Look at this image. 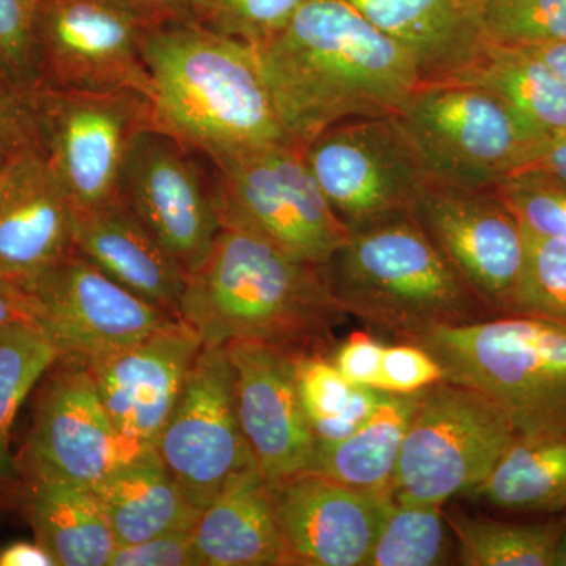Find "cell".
Instances as JSON below:
<instances>
[{
	"label": "cell",
	"mask_w": 566,
	"mask_h": 566,
	"mask_svg": "<svg viewBox=\"0 0 566 566\" xmlns=\"http://www.w3.org/2000/svg\"><path fill=\"white\" fill-rule=\"evenodd\" d=\"M252 46L283 128L301 147L340 123L400 115L422 82L412 55L348 0H308Z\"/></svg>",
	"instance_id": "6da1fadb"
},
{
	"label": "cell",
	"mask_w": 566,
	"mask_h": 566,
	"mask_svg": "<svg viewBox=\"0 0 566 566\" xmlns=\"http://www.w3.org/2000/svg\"><path fill=\"white\" fill-rule=\"evenodd\" d=\"M178 318L203 346L256 340L333 356L335 329L348 314L323 266L259 234L222 227L202 266L188 274Z\"/></svg>",
	"instance_id": "7a4b0ae2"
},
{
	"label": "cell",
	"mask_w": 566,
	"mask_h": 566,
	"mask_svg": "<svg viewBox=\"0 0 566 566\" xmlns=\"http://www.w3.org/2000/svg\"><path fill=\"white\" fill-rule=\"evenodd\" d=\"M155 128L208 158L293 142L252 44L199 21L156 22L142 39Z\"/></svg>",
	"instance_id": "3957f363"
},
{
	"label": "cell",
	"mask_w": 566,
	"mask_h": 566,
	"mask_svg": "<svg viewBox=\"0 0 566 566\" xmlns=\"http://www.w3.org/2000/svg\"><path fill=\"white\" fill-rule=\"evenodd\" d=\"M323 271L348 316L400 342L493 316L412 214L349 233Z\"/></svg>",
	"instance_id": "277c9868"
},
{
	"label": "cell",
	"mask_w": 566,
	"mask_h": 566,
	"mask_svg": "<svg viewBox=\"0 0 566 566\" xmlns=\"http://www.w3.org/2000/svg\"><path fill=\"white\" fill-rule=\"evenodd\" d=\"M412 344L438 360L447 379L491 398L517 434H566V324L491 316L436 327Z\"/></svg>",
	"instance_id": "5b68a950"
},
{
	"label": "cell",
	"mask_w": 566,
	"mask_h": 566,
	"mask_svg": "<svg viewBox=\"0 0 566 566\" xmlns=\"http://www.w3.org/2000/svg\"><path fill=\"white\" fill-rule=\"evenodd\" d=\"M398 117L431 180L455 188H495L551 139L501 96L460 82L420 84Z\"/></svg>",
	"instance_id": "8992f818"
},
{
	"label": "cell",
	"mask_w": 566,
	"mask_h": 566,
	"mask_svg": "<svg viewBox=\"0 0 566 566\" xmlns=\"http://www.w3.org/2000/svg\"><path fill=\"white\" fill-rule=\"evenodd\" d=\"M516 436L509 417L485 394L442 379L419 392L390 497L442 506L472 493Z\"/></svg>",
	"instance_id": "52a82bcc"
},
{
	"label": "cell",
	"mask_w": 566,
	"mask_h": 566,
	"mask_svg": "<svg viewBox=\"0 0 566 566\" xmlns=\"http://www.w3.org/2000/svg\"><path fill=\"white\" fill-rule=\"evenodd\" d=\"M211 161L222 227L259 234L318 266L348 241L349 230L327 203L301 145L286 142Z\"/></svg>",
	"instance_id": "ba28073f"
},
{
	"label": "cell",
	"mask_w": 566,
	"mask_h": 566,
	"mask_svg": "<svg viewBox=\"0 0 566 566\" xmlns=\"http://www.w3.org/2000/svg\"><path fill=\"white\" fill-rule=\"evenodd\" d=\"M304 156L349 233L411 214L433 181L398 115L335 125L305 145Z\"/></svg>",
	"instance_id": "9c48e42d"
},
{
	"label": "cell",
	"mask_w": 566,
	"mask_h": 566,
	"mask_svg": "<svg viewBox=\"0 0 566 566\" xmlns=\"http://www.w3.org/2000/svg\"><path fill=\"white\" fill-rule=\"evenodd\" d=\"M31 102L41 148L74 208L87 210L118 199L134 140L155 128L150 99L136 92L41 85Z\"/></svg>",
	"instance_id": "30bf717a"
},
{
	"label": "cell",
	"mask_w": 566,
	"mask_h": 566,
	"mask_svg": "<svg viewBox=\"0 0 566 566\" xmlns=\"http://www.w3.org/2000/svg\"><path fill=\"white\" fill-rule=\"evenodd\" d=\"M151 24L156 22L120 0H39L40 87L136 92L153 102L142 54V39Z\"/></svg>",
	"instance_id": "8fae6325"
},
{
	"label": "cell",
	"mask_w": 566,
	"mask_h": 566,
	"mask_svg": "<svg viewBox=\"0 0 566 566\" xmlns=\"http://www.w3.org/2000/svg\"><path fill=\"white\" fill-rule=\"evenodd\" d=\"M155 449L202 512L234 474L256 464L238 420L226 346H203L196 357Z\"/></svg>",
	"instance_id": "7c38bea8"
},
{
	"label": "cell",
	"mask_w": 566,
	"mask_h": 566,
	"mask_svg": "<svg viewBox=\"0 0 566 566\" xmlns=\"http://www.w3.org/2000/svg\"><path fill=\"white\" fill-rule=\"evenodd\" d=\"M411 214L491 315L515 314L524 227L497 189L431 181Z\"/></svg>",
	"instance_id": "4fadbf2b"
},
{
	"label": "cell",
	"mask_w": 566,
	"mask_h": 566,
	"mask_svg": "<svg viewBox=\"0 0 566 566\" xmlns=\"http://www.w3.org/2000/svg\"><path fill=\"white\" fill-rule=\"evenodd\" d=\"M35 323L61 359L91 364L150 337L177 316L142 300L74 249L28 290Z\"/></svg>",
	"instance_id": "5bb4252c"
},
{
	"label": "cell",
	"mask_w": 566,
	"mask_h": 566,
	"mask_svg": "<svg viewBox=\"0 0 566 566\" xmlns=\"http://www.w3.org/2000/svg\"><path fill=\"white\" fill-rule=\"evenodd\" d=\"M189 151L159 129L142 133L123 167L120 197L191 274L207 260L222 223L214 191Z\"/></svg>",
	"instance_id": "9a60e30c"
},
{
	"label": "cell",
	"mask_w": 566,
	"mask_h": 566,
	"mask_svg": "<svg viewBox=\"0 0 566 566\" xmlns=\"http://www.w3.org/2000/svg\"><path fill=\"white\" fill-rule=\"evenodd\" d=\"M51 371L36 398L21 457L95 488L147 449L115 427L87 365L59 359Z\"/></svg>",
	"instance_id": "2e32d148"
},
{
	"label": "cell",
	"mask_w": 566,
	"mask_h": 566,
	"mask_svg": "<svg viewBox=\"0 0 566 566\" xmlns=\"http://www.w3.org/2000/svg\"><path fill=\"white\" fill-rule=\"evenodd\" d=\"M282 566H364L392 497L318 474L271 486Z\"/></svg>",
	"instance_id": "e0dca14e"
},
{
	"label": "cell",
	"mask_w": 566,
	"mask_h": 566,
	"mask_svg": "<svg viewBox=\"0 0 566 566\" xmlns=\"http://www.w3.org/2000/svg\"><path fill=\"white\" fill-rule=\"evenodd\" d=\"M234 406L253 460L268 485L304 474L316 441L296 386V354L256 340L226 345Z\"/></svg>",
	"instance_id": "ac0fdd59"
},
{
	"label": "cell",
	"mask_w": 566,
	"mask_h": 566,
	"mask_svg": "<svg viewBox=\"0 0 566 566\" xmlns=\"http://www.w3.org/2000/svg\"><path fill=\"white\" fill-rule=\"evenodd\" d=\"M203 344L180 318L87 364L104 408L129 441L155 447Z\"/></svg>",
	"instance_id": "d6986e66"
},
{
	"label": "cell",
	"mask_w": 566,
	"mask_h": 566,
	"mask_svg": "<svg viewBox=\"0 0 566 566\" xmlns=\"http://www.w3.org/2000/svg\"><path fill=\"white\" fill-rule=\"evenodd\" d=\"M76 208L41 144L0 169V277L31 289L74 251Z\"/></svg>",
	"instance_id": "ffe728a7"
},
{
	"label": "cell",
	"mask_w": 566,
	"mask_h": 566,
	"mask_svg": "<svg viewBox=\"0 0 566 566\" xmlns=\"http://www.w3.org/2000/svg\"><path fill=\"white\" fill-rule=\"evenodd\" d=\"M74 249L142 300L177 316L188 273L122 197L77 210Z\"/></svg>",
	"instance_id": "44dd1931"
},
{
	"label": "cell",
	"mask_w": 566,
	"mask_h": 566,
	"mask_svg": "<svg viewBox=\"0 0 566 566\" xmlns=\"http://www.w3.org/2000/svg\"><path fill=\"white\" fill-rule=\"evenodd\" d=\"M416 61L420 84L449 80L479 57L488 39L482 0H348Z\"/></svg>",
	"instance_id": "7402d4cb"
},
{
	"label": "cell",
	"mask_w": 566,
	"mask_h": 566,
	"mask_svg": "<svg viewBox=\"0 0 566 566\" xmlns=\"http://www.w3.org/2000/svg\"><path fill=\"white\" fill-rule=\"evenodd\" d=\"M36 542L59 566H107L117 547L98 495L29 458L17 460Z\"/></svg>",
	"instance_id": "603a6c76"
},
{
	"label": "cell",
	"mask_w": 566,
	"mask_h": 566,
	"mask_svg": "<svg viewBox=\"0 0 566 566\" xmlns=\"http://www.w3.org/2000/svg\"><path fill=\"white\" fill-rule=\"evenodd\" d=\"M200 566H282L271 486L252 464L200 513L193 531Z\"/></svg>",
	"instance_id": "cb8c5ba5"
},
{
	"label": "cell",
	"mask_w": 566,
	"mask_h": 566,
	"mask_svg": "<svg viewBox=\"0 0 566 566\" xmlns=\"http://www.w3.org/2000/svg\"><path fill=\"white\" fill-rule=\"evenodd\" d=\"M93 490L117 546L193 527L202 513L182 493L155 447L120 465Z\"/></svg>",
	"instance_id": "d4e9b609"
},
{
	"label": "cell",
	"mask_w": 566,
	"mask_h": 566,
	"mask_svg": "<svg viewBox=\"0 0 566 566\" xmlns=\"http://www.w3.org/2000/svg\"><path fill=\"white\" fill-rule=\"evenodd\" d=\"M419 392L382 390L374 415L352 436L335 444H316L304 474H318L354 490L389 494L395 469Z\"/></svg>",
	"instance_id": "484cf974"
},
{
	"label": "cell",
	"mask_w": 566,
	"mask_h": 566,
	"mask_svg": "<svg viewBox=\"0 0 566 566\" xmlns=\"http://www.w3.org/2000/svg\"><path fill=\"white\" fill-rule=\"evenodd\" d=\"M472 494L515 515L564 512L566 434H517Z\"/></svg>",
	"instance_id": "4316f807"
},
{
	"label": "cell",
	"mask_w": 566,
	"mask_h": 566,
	"mask_svg": "<svg viewBox=\"0 0 566 566\" xmlns=\"http://www.w3.org/2000/svg\"><path fill=\"white\" fill-rule=\"evenodd\" d=\"M441 82L475 85L501 96L549 137L566 128V87L527 48L488 40L474 62Z\"/></svg>",
	"instance_id": "83f0119b"
},
{
	"label": "cell",
	"mask_w": 566,
	"mask_h": 566,
	"mask_svg": "<svg viewBox=\"0 0 566 566\" xmlns=\"http://www.w3.org/2000/svg\"><path fill=\"white\" fill-rule=\"evenodd\" d=\"M455 535L458 564L465 566H553L564 521L505 523L482 515L444 512Z\"/></svg>",
	"instance_id": "f1b7e54d"
},
{
	"label": "cell",
	"mask_w": 566,
	"mask_h": 566,
	"mask_svg": "<svg viewBox=\"0 0 566 566\" xmlns=\"http://www.w3.org/2000/svg\"><path fill=\"white\" fill-rule=\"evenodd\" d=\"M59 359L61 352L39 324L14 322L0 327V485L18 474L10 452L18 411Z\"/></svg>",
	"instance_id": "f546056e"
},
{
	"label": "cell",
	"mask_w": 566,
	"mask_h": 566,
	"mask_svg": "<svg viewBox=\"0 0 566 566\" xmlns=\"http://www.w3.org/2000/svg\"><path fill=\"white\" fill-rule=\"evenodd\" d=\"M449 531L442 506L392 499L364 566L449 564Z\"/></svg>",
	"instance_id": "4dcf8cb0"
},
{
	"label": "cell",
	"mask_w": 566,
	"mask_h": 566,
	"mask_svg": "<svg viewBox=\"0 0 566 566\" xmlns=\"http://www.w3.org/2000/svg\"><path fill=\"white\" fill-rule=\"evenodd\" d=\"M566 324V241L524 229L515 314Z\"/></svg>",
	"instance_id": "1f68e13d"
},
{
	"label": "cell",
	"mask_w": 566,
	"mask_h": 566,
	"mask_svg": "<svg viewBox=\"0 0 566 566\" xmlns=\"http://www.w3.org/2000/svg\"><path fill=\"white\" fill-rule=\"evenodd\" d=\"M488 40L512 46L564 43L566 0H482Z\"/></svg>",
	"instance_id": "d6a6232c"
},
{
	"label": "cell",
	"mask_w": 566,
	"mask_h": 566,
	"mask_svg": "<svg viewBox=\"0 0 566 566\" xmlns=\"http://www.w3.org/2000/svg\"><path fill=\"white\" fill-rule=\"evenodd\" d=\"M524 229L566 241V181L523 170L495 186Z\"/></svg>",
	"instance_id": "836d02e7"
},
{
	"label": "cell",
	"mask_w": 566,
	"mask_h": 566,
	"mask_svg": "<svg viewBox=\"0 0 566 566\" xmlns=\"http://www.w3.org/2000/svg\"><path fill=\"white\" fill-rule=\"evenodd\" d=\"M296 386L315 441L348 411L356 385L337 370L326 354H296Z\"/></svg>",
	"instance_id": "e575fe53"
},
{
	"label": "cell",
	"mask_w": 566,
	"mask_h": 566,
	"mask_svg": "<svg viewBox=\"0 0 566 566\" xmlns=\"http://www.w3.org/2000/svg\"><path fill=\"white\" fill-rule=\"evenodd\" d=\"M308 0H208L202 24L222 35L259 44L282 31Z\"/></svg>",
	"instance_id": "d590c367"
},
{
	"label": "cell",
	"mask_w": 566,
	"mask_h": 566,
	"mask_svg": "<svg viewBox=\"0 0 566 566\" xmlns=\"http://www.w3.org/2000/svg\"><path fill=\"white\" fill-rule=\"evenodd\" d=\"M39 0H0V66L31 96L40 87Z\"/></svg>",
	"instance_id": "8d00e7d4"
},
{
	"label": "cell",
	"mask_w": 566,
	"mask_h": 566,
	"mask_svg": "<svg viewBox=\"0 0 566 566\" xmlns=\"http://www.w3.org/2000/svg\"><path fill=\"white\" fill-rule=\"evenodd\" d=\"M40 144L31 96L0 66V169L14 156Z\"/></svg>",
	"instance_id": "74e56055"
},
{
	"label": "cell",
	"mask_w": 566,
	"mask_h": 566,
	"mask_svg": "<svg viewBox=\"0 0 566 566\" xmlns=\"http://www.w3.org/2000/svg\"><path fill=\"white\" fill-rule=\"evenodd\" d=\"M442 379H446L444 368L422 346L408 342L386 346L379 390L417 394Z\"/></svg>",
	"instance_id": "f35d334b"
},
{
	"label": "cell",
	"mask_w": 566,
	"mask_h": 566,
	"mask_svg": "<svg viewBox=\"0 0 566 566\" xmlns=\"http://www.w3.org/2000/svg\"><path fill=\"white\" fill-rule=\"evenodd\" d=\"M193 527L177 528L134 545L115 547L107 566H200Z\"/></svg>",
	"instance_id": "ab89813d"
},
{
	"label": "cell",
	"mask_w": 566,
	"mask_h": 566,
	"mask_svg": "<svg viewBox=\"0 0 566 566\" xmlns=\"http://www.w3.org/2000/svg\"><path fill=\"white\" fill-rule=\"evenodd\" d=\"M386 345L356 331L334 349L331 360L352 385L379 389Z\"/></svg>",
	"instance_id": "60d3db41"
},
{
	"label": "cell",
	"mask_w": 566,
	"mask_h": 566,
	"mask_svg": "<svg viewBox=\"0 0 566 566\" xmlns=\"http://www.w3.org/2000/svg\"><path fill=\"white\" fill-rule=\"evenodd\" d=\"M148 20L202 22L208 0H120Z\"/></svg>",
	"instance_id": "b9f144b4"
},
{
	"label": "cell",
	"mask_w": 566,
	"mask_h": 566,
	"mask_svg": "<svg viewBox=\"0 0 566 566\" xmlns=\"http://www.w3.org/2000/svg\"><path fill=\"white\" fill-rule=\"evenodd\" d=\"M14 322L35 323L33 300L28 290L0 277V327Z\"/></svg>",
	"instance_id": "7bdbcfd3"
},
{
	"label": "cell",
	"mask_w": 566,
	"mask_h": 566,
	"mask_svg": "<svg viewBox=\"0 0 566 566\" xmlns=\"http://www.w3.org/2000/svg\"><path fill=\"white\" fill-rule=\"evenodd\" d=\"M0 566H59L57 560L40 542L20 539L0 547Z\"/></svg>",
	"instance_id": "ee69618b"
},
{
	"label": "cell",
	"mask_w": 566,
	"mask_h": 566,
	"mask_svg": "<svg viewBox=\"0 0 566 566\" xmlns=\"http://www.w3.org/2000/svg\"><path fill=\"white\" fill-rule=\"evenodd\" d=\"M527 48L535 57L545 63L547 69L553 71L558 81L566 87V41L564 43L536 44Z\"/></svg>",
	"instance_id": "f6af8a7d"
},
{
	"label": "cell",
	"mask_w": 566,
	"mask_h": 566,
	"mask_svg": "<svg viewBox=\"0 0 566 566\" xmlns=\"http://www.w3.org/2000/svg\"><path fill=\"white\" fill-rule=\"evenodd\" d=\"M553 566H566V517L564 527H562L560 538H558L556 554H554Z\"/></svg>",
	"instance_id": "bcb514c9"
}]
</instances>
